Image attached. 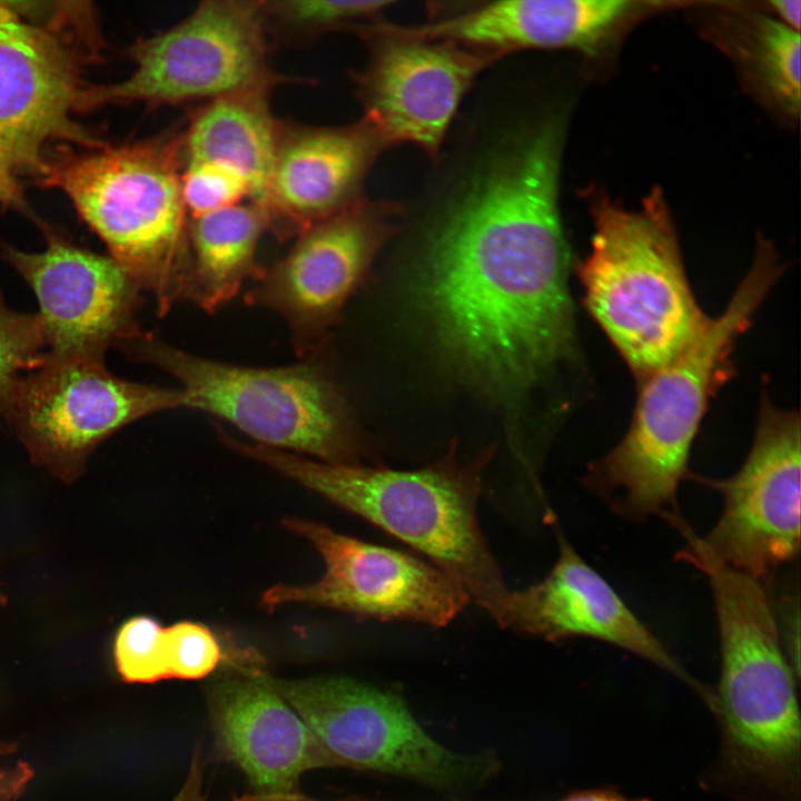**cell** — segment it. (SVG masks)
Listing matches in <instances>:
<instances>
[{"label":"cell","instance_id":"cell-22","mask_svg":"<svg viewBox=\"0 0 801 801\" xmlns=\"http://www.w3.org/2000/svg\"><path fill=\"white\" fill-rule=\"evenodd\" d=\"M266 230V212L251 200L190 218L188 300L215 312L229 303L246 280H255L264 269L256 253Z\"/></svg>","mask_w":801,"mask_h":801},{"label":"cell","instance_id":"cell-14","mask_svg":"<svg viewBox=\"0 0 801 801\" xmlns=\"http://www.w3.org/2000/svg\"><path fill=\"white\" fill-rule=\"evenodd\" d=\"M46 249L2 245L3 259L39 304L47 354L105 359L110 347L138 336L141 289L109 255L80 247L44 227Z\"/></svg>","mask_w":801,"mask_h":801},{"label":"cell","instance_id":"cell-4","mask_svg":"<svg viewBox=\"0 0 801 801\" xmlns=\"http://www.w3.org/2000/svg\"><path fill=\"white\" fill-rule=\"evenodd\" d=\"M222 441L424 554L501 624L510 590L477 515L482 475L492 451L463 464L453 446L433 464L396 471L329 464L228 435Z\"/></svg>","mask_w":801,"mask_h":801},{"label":"cell","instance_id":"cell-6","mask_svg":"<svg viewBox=\"0 0 801 801\" xmlns=\"http://www.w3.org/2000/svg\"><path fill=\"white\" fill-rule=\"evenodd\" d=\"M592 217L591 249L576 267L584 306L639 382L678 356L709 318L661 189L632 210L597 196Z\"/></svg>","mask_w":801,"mask_h":801},{"label":"cell","instance_id":"cell-10","mask_svg":"<svg viewBox=\"0 0 801 801\" xmlns=\"http://www.w3.org/2000/svg\"><path fill=\"white\" fill-rule=\"evenodd\" d=\"M800 416L763 393L749 454L726 478H689L719 492L721 515L699 536L686 522V545L750 576L769 582L800 551Z\"/></svg>","mask_w":801,"mask_h":801},{"label":"cell","instance_id":"cell-31","mask_svg":"<svg viewBox=\"0 0 801 801\" xmlns=\"http://www.w3.org/2000/svg\"><path fill=\"white\" fill-rule=\"evenodd\" d=\"M771 9L775 13V19L787 27L799 31L800 28V0H777L770 2Z\"/></svg>","mask_w":801,"mask_h":801},{"label":"cell","instance_id":"cell-25","mask_svg":"<svg viewBox=\"0 0 801 801\" xmlns=\"http://www.w3.org/2000/svg\"><path fill=\"white\" fill-rule=\"evenodd\" d=\"M46 353L39 315L11 309L0 289V419L18 380L37 367Z\"/></svg>","mask_w":801,"mask_h":801},{"label":"cell","instance_id":"cell-19","mask_svg":"<svg viewBox=\"0 0 801 801\" xmlns=\"http://www.w3.org/2000/svg\"><path fill=\"white\" fill-rule=\"evenodd\" d=\"M384 144L364 120L347 126L280 121L263 209L268 230L297 237L357 204Z\"/></svg>","mask_w":801,"mask_h":801},{"label":"cell","instance_id":"cell-30","mask_svg":"<svg viewBox=\"0 0 801 801\" xmlns=\"http://www.w3.org/2000/svg\"><path fill=\"white\" fill-rule=\"evenodd\" d=\"M172 801H207L202 791V764L199 748L195 749L187 779Z\"/></svg>","mask_w":801,"mask_h":801},{"label":"cell","instance_id":"cell-13","mask_svg":"<svg viewBox=\"0 0 801 801\" xmlns=\"http://www.w3.org/2000/svg\"><path fill=\"white\" fill-rule=\"evenodd\" d=\"M392 216V206L362 199L312 226L283 259L263 269L246 301L278 313L296 352L310 357L393 235Z\"/></svg>","mask_w":801,"mask_h":801},{"label":"cell","instance_id":"cell-8","mask_svg":"<svg viewBox=\"0 0 801 801\" xmlns=\"http://www.w3.org/2000/svg\"><path fill=\"white\" fill-rule=\"evenodd\" d=\"M265 1L206 0L176 24L129 49L135 68L115 83L86 89L80 108L142 102L206 103L284 78L268 65Z\"/></svg>","mask_w":801,"mask_h":801},{"label":"cell","instance_id":"cell-29","mask_svg":"<svg viewBox=\"0 0 801 801\" xmlns=\"http://www.w3.org/2000/svg\"><path fill=\"white\" fill-rule=\"evenodd\" d=\"M13 745L0 743V758L10 754ZM32 770L26 762L12 765L0 764V801H11L18 798L32 778Z\"/></svg>","mask_w":801,"mask_h":801},{"label":"cell","instance_id":"cell-17","mask_svg":"<svg viewBox=\"0 0 801 801\" xmlns=\"http://www.w3.org/2000/svg\"><path fill=\"white\" fill-rule=\"evenodd\" d=\"M83 91L61 42L0 3V155L14 176L39 174L52 140L96 144L71 120Z\"/></svg>","mask_w":801,"mask_h":801},{"label":"cell","instance_id":"cell-1","mask_svg":"<svg viewBox=\"0 0 801 801\" xmlns=\"http://www.w3.org/2000/svg\"><path fill=\"white\" fill-rule=\"evenodd\" d=\"M563 123L501 149L426 236L419 301L443 353L491 393L520 395L576 350L558 210Z\"/></svg>","mask_w":801,"mask_h":801},{"label":"cell","instance_id":"cell-33","mask_svg":"<svg viewBox=\"0 0 801 801\" xmlns=\"http://www.w3.org/2000/svg\"><path fill=\"white\" fill-rule=\"evenodd\" d=\"M0 202L7 206L16 205V201L0 187Z\"/></svg>","mask_w":801,"mask_h":801},{"label":"cell","instance_id":"cell-32","mask_svg":"<svg viewBox=\"0 0 801 801\" xmlns=\"http://www.w3.org/2000/svg\"><path fill=\"white\" fill-rule=\"evenodd\" d=\"M0 187L19 205L21 194L16 176L10 171L0 155Z\"/></svg>","mask_w":801,"mask_h":801},{"label":"cell","instance_id":"cell-18","mask_svg":"<svg viewBox=\"0 0 801 801\" xmlns=\"http://www.w3.org/2000/svg\"><path fill=\"white\" fill-rule=\"evenodd\" d=\"M557 542L551 572L534 585L510 591L500 626L550 642L587 637L611 644L670 673L702 698L706 686L686 672L560 530Z\"/></svg>","mask_w":801,"mask_h":801},{"label":"cell","instance_id":"cell-2","mask_svg":"<svg viewBox=\"0 0 801 801\" xmlns=\"http://www.w3.org/2000/svg\"><path fill=\"white\" fill-rule=\"evenodd\" d=\"M720 641V675L704 701L720 731L708 790L739 801H800L798 674L784 652L768 583L706 555Z\"/></svg>","mask_w":801,"mask_h":801},{"label":"cell","instance_id":"cell-15","mask_svg":"<svg viewBox=\"0 0 801 801\" xmlns=\"http://www.w3.org/2000/svg\"><path fill=\"white\" fill-rule=\"evenodd\" d=\"M376 39L357 73L364 120L384 146L414 144L435 154L472 82L503 53L452 41L407 38L365 23Z\"/></svg>","mask_w":801,"mask_h":801},{"label":"cell","instance_id":"cell-27","mask_svg":"<svg viewBox=\"0 0 801 801\" xmlns=\"http://www.w3.org/2000/svg\"><path fill=\"white\" fill-rule=\"evenodd\" d=\"M181 191L189 218L251 200L250 188L240 176L209 162L184 164Z\"/></svg>","mask_w":801,"mask_h":801},{"label":"cell","instance_id":"cell-9","mask_svg":"<svg viewBox=\"0 0 801 801\" xmlns=\"http://www.w3.org/2000/svg\"><path fill=\"white\" fill-rule=\"evenodd\" d=\"M273 684L310 729L333 767L449 791L478 787L498 770L490 754H459L438 743L392 691L337 676L273 678Z\"/></svg>","mask_w":801,"mask_h":801},{"label":"cell","instance_id":"cell-28","mask_svg":"<svg viewBox=\"0 0 801 801\" xmlns=\"http://www.w3.org/2000/svg\"><path fill=\"white\" fill-rule=\"evenodd\" d=\"M170 678L199 680L221 668L227 660L212 631L204 624L182 621L166 627Z\"/></svg>","mask_w":801,"mask_h":801},{"label":"cell","instance_id":"cell-12","mask_svg":"<svg viewBox=\"0 0 801 801\" xmlns=\"http://www.w3.org/2000/svg\"><path fill=\"white\" fill-rule=\"evenodd\" d=\"M284 525L316 548L325 573L312 584L268 589L260 600V606L268 611L304 604L365 619L441 627L469 602L459 584L412 554L340 534L313 521L286 518Z\"/></svg>","mask_w":801,"mask_h":801},{"label":"cell","instance_id":"cell-3","mask_svg":"<svg viewBox=\"0 0 801 801\" xmlns=\"http://www.w3.org/2000/svg\"><path fill=\"white\" fill-rule=\"evenodd\" d=\"M783 273L773 245L756 243L753 261L721 315L671 362L639 380L630 426L606 455L589 466L584 483L619 516L643 522L682 516L678 492L713 395L732 375L741 335Z\"/></svg>","mask_w":801,"mask_h":801},{"label":"cell","instance_id":"cell-26","mask_svg":"<svg viewBox=\"0 0 801 801\" xmlns=\"http://www.w3.org/2000/svg\"><path fill=\"white\" fill-rule=\"evenodd\" d=\"M115 662L129 683H156L171 679L166 627L148 616L126 621L115 639Z\"/></svg>","mask_w":801,"mask_h":801},{"label":"cell","instance_id":"cell-5","mask_svg":"<svg viewBox=\"0 0 801 801\" xmlns=\"http://www.w3.org/2000/svg\"><path fill=\"white\" fill-rule=\"evenodd\" d=\"M181 132L44 160L42 184L62 190L108 255L152 295L159 315L188 300L189 215L182 191Z\"/></svg>","mask_w":801,"mask_h":801},{"label":"cell","instance_id":"cell-7","mask_svg":"<svg viewBox=\"0 0 801 801\" xmlns=\"http://www.w3.org/2000/svg\"><path fill=\"white\" fill-rule=\"evenodd\" d=\"M119 349L176 378L186 408L219 417L257 444L329 464H359L362 444L346 403L312 360L285 367L227 364L142 332Z\"/></svg>","mask_w":801,"mask_h":801},{"label":"cell","instance_id":"cell-16","mask_svg":"<svg viewBox=\"0 0 801 801\" xmlns=\"http://www.w3.org/2000/svg\"><path fill=\"white\" fill-rule=\"evenodd\" d=\"M206 691L218 753L269 801H296L300 775L334 768L307 724L280 695L261 657L229 649Z\"/></svg>","mask_w":801,"mask_h":801},{"label":"cell","instance_id":"cell-24","mask_svg":"<svg viewBox=\"0 0 801 801\" xmlns=\"http://www.w3.org/2000/svg\"><path fill=\"white\" fill-rule=\"evenodd\" d=\"M384 0L265 1L268 32L289 39H308L342 27H359L383 11Z\"/></svg>","mask_w":801,"mask_h":801},{"label":"cell","instance_id":"cell-11","mask_svg":"<svg viewBox=\"0 0 801 801\" xmlns=\"http://www.w3.org/2000/svg\"><path fill=\"white\" fill-rule=\"evenodd\" d=\"M186 408L180 388L120 378L105 359L56 357L18 380L3 414L34 461L60 475L80 471L103 439L148 415Z\"/></svg>","mask_w":801,"mask_h":801},{"label":"cell","instance_id":"cell-20","mask_svg":"<svg viewBox=\"0 0 801 801\" xmlns=\"http://www.w3.org/2000/svg\"><path fill=\"white\" fill-rule=\"evenodd\" d=\"M626 0H504L463 9L415 27L383 24L389 33L506 53L522 48L596 53L643 9Z\"/></svg>","mask_w":801,"mask_h":801},{"label":"cell","instance_id":"cell-21","mask_svg":"<svg viewBox=\"0 0 801 801\" xmlns=\"http://www.w3.org/2000/svg\"><path fill=\"white\" fill-rule=\"evenodd\" d=\"M276 87L256 86L202 103L181 132L184 164L209 162L237 174L261 208L280 126L270 107Z\"/></svg>","mask_w":801,"mask_h":801},{"label":"cell","instance_id":"cell-23","mask_svg":"<svg viewBox=\"0 0 801 801\" xmlns=\"http://www.w3.org/2000/svg\"><path fill=\"white\" fill-rule=\"evenodd\" d=\"M728 29V28H726ZM732 56L748 79L779 111L788 117L800 112V33L775 18L754 14L732 23Z\"/></svg>","mask_w":801,"mask_h":801}]
</instances>
